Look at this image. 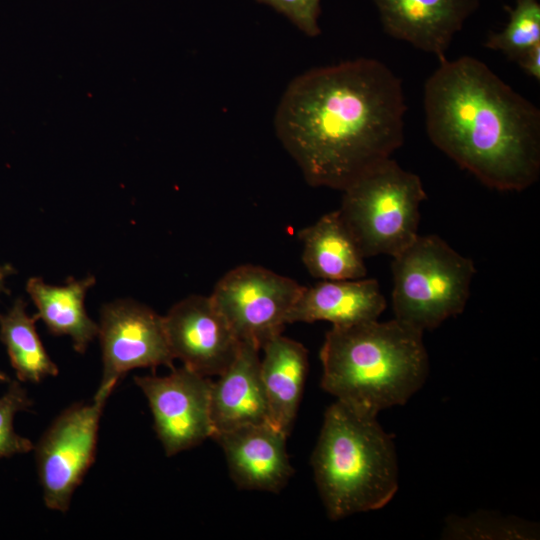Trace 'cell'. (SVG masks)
I'll use <instances>...</instances> for the list:
<instances>
[{"label": "cell", "instance_id": "6da1fadb", "mask_svg": "<svg viewBox=\"0 0 540 540\" xmlns=\"http://www.w3.org/2000/svg\"><path fill=\"white\" fill-rule=\"evenodd\" d=\"M406 110L400 78L358 58L295 77L274 128L309 185L342 191L402 146Z\"/></svg>", "mask_w": 540, "mask_h": 540}, {"label": "cell", "instance_id": "7a4b0ae2", "mask_svg": "<svg viewBox=\"0 0 540 540\" xmlns=\"http://www.w3.org/2000/svg\"><path fill=\"white\" fill-rule=\"evenodd\" d=\"M439 62L423 94L432 144L487 187L529 188L540 175V110L474 57Z\"/></svg>", "mask_w": 540, "mask_h": 540}, {"label": "cell", "instance_id": "3957f363", "mask_svg": "<svg viewBox=\"0 0 540 540\" xmlns=\"http://www.w3.org/2000/svg\"><path fill=\"white\" fill-rule=\"evenodd\" d=\"M320 358L322 388L336 401L372 416L405 404L429 372L423 332L395 318L332 326Z\"/></svg>", "mask_w": 540, "mask_h": 540}, {"label": "cell", "instance_id": "277c9868", "mask_svg": "<svg viewBox=\"0 0 540 540\" xmlns=\"http://www.w3.org/2000/svg\"><path fill=\"white\" fill-rule=\"evenodd\" d=\"M311 465L332 520L381 509L398 490L393 436L383 430L377 416L339 401L325 412Z\"/></svg>", "mask_w": 540, "mask_h": 540}, {"label": "cell", "instance_id": "5b68a950", "mask_svg": "<svg viewBox=\"0 0 540 540\" xmlns=\"http://www.w3.org/2000/svg\"><path fill=\"white\" fill-rule=\"evenodd\" d=\"M392 258L395 319L424 332L463 312L476 272L471 259L436 235H418Z\"/></svg>", "mask_w": 540, "mask_h": 540}, {"label": "cell", "instance_id": "8992f818", "mask_svg": "<svg viewBox=\"0 0 540 540\" xmlns=\"http://www.w3.org/2000/svg\"><path fill=\"white\" fill-rule=\"evenodd\" d=\"M343 192L338 209L365 258L396 256L419 235L420 205L427 198L420 177L389 158Z\"/></svg>", "mask_w": 540, "mask_h": 540}, {"label": "cell", "instance_id": "52a82bcc", "mask_svg": "<svg viewBox=\"0 0 540 540\" xmlns=\"http://www.w3.org/2000/svg\"><path fill=\"white\" fill-rule=\"evenodd\" d=\"M303 285L262 266L245 264L221 277L210 295L241 342L260 350L282 334Z\"/></svg>", "mask_w": 540, "mask_h": 540}, {"label": "cell", "instance_id": "ba28073f", "mask_svg": "<svg viewBox=\"0 0 540 540\" xmlns=\"http://www.w3.org/2000/svg\"><path fill=\"white\" fill-rule=\"evenodd\" d=\"M107 400L94 396L90 403L68 407L33 448L43 501L50 510L68 511L75 490L93 464Z\"/></svg>", "mask_w": 540, "mask_h": 540}, {"label": "cell", "instance_id": "9c48e42d", "mask_svg": "<svg viewBox=\"0 0 540 540\" xmlns=\"http://www.w3.org/2000/svg\"><path fill=\"white\" fill-rule=\"evenodd\" d=\"M97 336L103 370L95 397L108 399L130 370L160 365L174 368L163 316L142 303L119 299L103 305Z\"/></svg>", "mask_w": 540, "mask_h": 540}, {"label": "cell", "instance_id": "30bf717a", "mask_svg": "<svg viewBox=\"0 0 540 540\" xmlns=\"http://www.w3.org/2000/svg\"><path fill=\"white\" fill-rule=\"evenodd\" d=\"M134 381L148 401L155 432L167 456L212 438L210 377L182 366L167 376H138Z\"/></svg>", "mask_w": 540, "mask_h": 540}, {"label": "cell", "instance_id": "8fae6325", "mask_svg": "<svg viewBox=\"0 0 540 540\" xmlns=\"http://www.w3.org/2000/svg\"><path fill=\"white\" fill-rule=\"evenodd\" d=\"M163 319L173 358L201 375L219 376L239 353L242 342L210 296L190 295Z\"/></svg>", "mask_w": 540, "mask_h": 540}, {"label": "cell", "instance_id": "7c38bea8", "mask_svg": "<svg viewBox=\"0 0 540 540\" xmlns=\"http://www.w3.org/2000/svg\"><path fill=\"white\" fill-rule=\"evenodd\" d=\"M383 30L439 60L480 0H373Z\"/></svg>", "mask_w": 540, "mask_h": 540}, {"label": "cell", "instance_id": "4fadbf2b", "mask_svg": "<svg viewBox=\"0 0 540 540\" xmlns=\"http://www.w3.org/2000/svg\"><path fill=\"white\" fill-rule=\"evenodd\" d=\"M287 436L273 424H260L218 433L212 439L222 447L239 488L278 493L293 474Z\"/></svg>", "mask_w": 540, "mask_h": 540}, {"label": "cell", "instance_id": "5bb4252c", "mask_svg": "<svg viewBox=\"0 0 540 540\" xmlns=\"http://www.w3.org/2000/svg\"><path fill=\"white\" fill-rule=\"evenodd\" d=\"M259 350L242 342L233 363L212 382L213 436L244 426L273 424L260 375Z\"/></svg>", "mask_w": 540, "mask_h": 540}, {"label": "cell", "instance_id": "9a60e30c", "mask_svg": "<svg viewBox=\"0 0 540 540\" xmlns=\"http://www.w3.org/2000/svg\"><path fill=\"white\" fill-rule=\"evenodd\" d=\"M386 308L377 280H321L303 289L289 315V324L328 321L344 327L377 320Z\"/></svg>", "mask_w": 540, "mask_h": 540}, {"label": "cell", "instance_id": "2e32d148", "mask_svg": "<svg viewBox=\"0 0 540 540\" xmlns=\"http://www.w3.org/2000/svg\"><path fill=\"white\" fill-rule=\"evenodd\" d=\"M260 375L271 421L289 435L302 398L308 372V352L303 344L276 335L262 347Z\"/></svg>", "mask_w": 540, "mask_h": 540}, {"label": "cell", "instance_id": "e0dca14e", "mask_svg": "<svg viewBox=\"0 0 540 540\" xmlns=\"http://www.w3.org/2000/svg\"><path fill=\"white\" fill-rule=\"evenodd\" d=\"M302 262L321 280H354L367 274L365 257L338 210L301 229Z\"/></svg>", "mask_w": 540, "mask_h": 540}, {"label": "cell", "instance_id": "ac0fdd59", "mask_svg": "<svg viewBox=\"0 0 540 540\" xmlns=\"http://www.w3.org/2000/svg\"><path fill=\"white\" fill-rule=\"evenodd\" d=\"M95 283L93 275L69 278L61 286L48 284L40 277H31L26 283V291L37 308V318L51 334L69 336L74 350L81 354L98 335V324L87 314L84 302Z\"/></svg>", "mask_w": 540, "mask_h": 540}, {"label": "cell", "instance_id": "d6986e66", "mask_svg": "<svg viewBox=\"0 0 540 540\" xmlns=\"http://www.w3.org/2000/svg\"><path fill=\"white\" fill-rule=\"evenodd\" d=\"M37 320L36 315H28L22 298H17L6 313H0V341L20 382L38 383L59 372L37 333Z\"/></svg>", "mask_w": 540, "mask_h": 540}, {"label": "cell", "instance_id": "ffe728a7", "mask_svg": "<svg viewBox=\"0 0 540 540\" xmlns=\"http://www.w3.org/2000/svg\"><path fill=\"white\" fill-rule=\"evenodd\" d=\"M509 19L501 32L490 34L484 46L503 53L511 61L540 43V3L538 0H516L507 8Z\"/></svg>", "mask_w": 540, "mask_h": 540}, {"label": "cell", "instance_id": "44dd1931", "mask_svg": "<svg viewBox=\"0 0 540 540\" xmlns=\"http://www.w3.org/2000/svg\"><path fill=\"white\" fill-rule=\"evenodd\" d=\"M32 403L27 390L18 380H11L5 393L0 396V459L33 450L32 442L19 435L14 428L16 415L28 410Z\"/></svg>", "mask_w": 540, "mask_h": 540}, {"label": "cell", "instance_id": "7402d4cb", "mask_svg": "<svg viewBox=\"0 0 540 540\" xmlns=\"http://www.w3.org/2000/svg\"><path fill=\"white\" fill-rule=\"evenodd\" d=\"M287 17L300 31L310 37L320 34L318 23L321 0H258Z\"/></svg>", "mask_w": 540, "mask_h": 540}, {"label": "cell", "instance_id": "603a6c76", "mask_svg": "<svg viewBox=\"0 0 540 540\" xmlns=\"http://www.w3.org/2000/svg\"><path fill=\"white\" fill-rule=\"evenodd\" d=\"M524 73L533 79L540 80V43L532 46L515 61Z\"/></svg>", "mask_w": 540, "mask_h": 540}, {"label": "cell", "instance_id": "cb8c5ba5", "mask_svg": "<svg viewBox=\"0 0 540 540\" xmlns=\"http://www.w3.org/2000/svg\"><path fill=\"white\" fill-rule=\"evenodd\" d=\"M16 273V269L9 263L0 265V293L5 290V284L11 275Z\"/></svg>", "mask_w": 540, "mask_h": 540}, {"label": "cell", "instance_id": "d4e9b609", "mask_svg": "<svg viewBox=\"0 0 540 540\" xmlns=\"http://www.w3.org/2000/svg\"><path fill=\"white\" fill-rule=\"evenodd\" d=\"M11 380L9 376L0 369V384L9 383Z\"/></svg>", "mask_w": 540, "mask_h": 540}]
</instances>
